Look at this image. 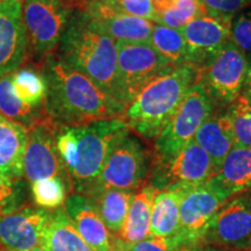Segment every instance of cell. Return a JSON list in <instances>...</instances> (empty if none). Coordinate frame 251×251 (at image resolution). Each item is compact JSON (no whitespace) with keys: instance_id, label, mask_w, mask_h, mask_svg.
<instances>
[{"instance_id":"obj_4","label":"cell","mask_w":251,"mask_h":251,"mask_svg":"<svg viewBox=\"0 0 251 251\" xmlns=\"http://www.w3.org/2000/svg\"><path fill=\"white\" fill-rule=\"evenodd\" d=\"M78 149L74 168L68 172L74 193L87 196L98 179L113 147L129 131L122 119L92 122L76 127Z\"/></svg>"},{"instance_id":"obj_35","label":"cell","mask_w":251,"mask_h":251,"mask_svg":"<svg viewBox=\"0 0 251 251\" xmlns=\"http://www.w3.org/2000/svg\"><path fill=\"white\" fill-rule=\"evenodd\" d=\"M113 1L126 13L156 23L152 0H113Z\"/></svg>"},{"instance_id":"obj_26","label":"cell","mask_w":251,"mask_h":251,"mask_svg":"<svg viewBox=\"0 0 251 251\" xmlns=\"http://www.w3.org/2000/svg\"><path fill=\"white\" fill-rule=\"evenodd\" d=\"M0 115L23 126L27 130L49 119L46 108L27 105L15 96L11 74L0 77Z\"/></svg>"},{"instance_id":"obj_7","label":"cell","mask_w":251,"mask_h":251,"mask_svg":"<svg viewBox=\"0 0 251 251\" xmlns=\"http://www.w3.org/2000/svg\"><path fill=\"white\" fill-rule=\"evenodd\" d=\"M211 157L194 141L170 157H153L148 181L157 192L201 185L214 174Z\"/></svg>"},{"instance_id":"obj_31","label":"cell","mask_w":251,"mask_h":251,"mask_svg":"<svg viewBox=\"0 0 251 251\" xmlns=\"http://www.w3.org/2000/svg\"><path fill=\"white\" fill-rule=\"evenodd\" d=\"M236 147L251 148V96L242 91L227 107Z\"/></svg>"},{"instance_id":"obj_14","label":"cell","mask_w":251,"mask_h":251,"mask_svg":"<svg viewBox=\"0 0 251 251\" xmlns=\"http://www.w3.org/2000/svg\"><path fill=\"white\" fill-rule=\"evenodd\" d=\"M77 7L115 42L150 43L155 23L126 13L113 0L87 1Z\"/></svg>"},{"instance_id":"obj_20","label":"cell","mask_w":251,"mask_h":251,"mask_svg":"<svg viewBox=\"0 0 251 251\" xmlns=\"http://www.w3.org/2000/svg\"><path fill=\"white\" fill-rule=\"evenodd\" d=\"M211 157L215 170L235 146L231 120L227 108L214 109L193 139Z\"/></svg>"},{"instance_id":"obj_17","label":"cell","mask_w":251,"mask_h":251,"mask_svg":"<svg viewBox=\"0 0 251 251\" xmlns=\"http://www.w3.org/2000/svg\"><path fill=\"white\" fill-rule=\"evenodd\" d=\"M28 41L21 0H0V77L27 64Z\"/></svg>"},{"instance_id":"obj_23","label":"cell","mask_w":251,"mask_h":251,"mask_svg":"<svg viewBox=\"0 0 251 251\" xmlns=\"http://www.w3.org/2000/svg\"><path fill=\"white\" fill-rule=\"evenodd\" d=\"M41 248L47 251H93L78 234L64 207L49 211Z\"/></svg>"},{"instance_id":"obj_11","label":"cell","mask_w":251,"mask_h":251,"mask_svg":"<svg viewBox=\"0 0 251 251\" xmlns=\"http://www.w3.org/2000/svg\"><path fill=\"white\" fill-rule=\"evenodd\" d=\"M200 244L251 251V191L234 197L219 209Z\"/></svg>"},{"instance_id":"obj_33","label":"cell","mask_w":251,"mask_h":251,"mask_svg":"<svg viewBox=\"0 0 251 251\" xmlns=\"http://www.w3.org/2000/svg\"><path fill=\"white\" fill-rule=\"evenodd\" d=\"M207 14L233 20L243 9L251 6V0H200Z\"/></svg>"},{"instance_id":"obj_37","label":"cell","mask_w":251,"mask_h":251,"mask_svg":"<svg viewBox=\"0 0 251 251\" xmlns=\"http://www.w3.org/2000/svg\"><path fill=\"white\" fill-rule=\"evenodd\" d=\"M190 251H231L224 249V248H219L214 246H209V244H198L197 247H194Z\"/></svg>"},{"instance_id":"obj_22","label":"cell","mask_w":251,"mask_h":251,"mask_svg":"<svg viewBox=\"0 0 251 251\" xmlns=\"http://www.w3.org/2000/svg\"><path fill=\"white\" fill-rule=\"evenodd\" d=\"M157 191L150 185H144L131 198L124 228L119 240L125 246L140 242L150 235V221H151L152 203Z\"/></svg>"},{"instance_id":"obj_15","label":"cell","mask_w":251,"mask_h":251,"mask_svg":"<svg viewBox=\"0 0 251 251\" xmlns=\"http://www.w3.org/2000/svg\"><path fill=\"white\" fill-rule=\"evenodd\" d=\"M48 213L30 205L0 211V251H30L42 247Z\"/></svg>"},{"instance_id":"obj_9","label":"cell","mask_w":251,"mask_h":251,"mask_svg":"<svg viewBox=\"0 0 251 251\" xmlns=\"http://www.w3.org/2000/svg\"><path fill=\"white\" fill-rule=\"evenodd\" d=\"M249 59L231 41L209 62L198 69V83L209 97L215 109L227 108L246 85Z\"/></svg>"},{"instance_id":"obj_32","label":"cell","mask_w":251,"mask_h":251,"mask_svg":"<svg viewBox=\"0 0 251 251\" xmlns=\"http://www.w3.org/2000/svg\"><path fill=\"white\" fill-rule=\"evenodd\" d=\"M230 41L247 57H251V6L235 15L231 20Z\"/></svg>"},{"instance_id":"obj_41","label":"cell","mask_w":251,"mask_h":251,"mask_svg":"<svg viewBox=\"0 0 251 251\" xmlns=\"http://www.w3.org/2000/svg\"><path fill=\"white\" fill-rule=\"evenodd\" d=\"M30 251H47V250L43 249V248H35V249H33V250H30Z\"/></svg>"},{"instance_id":"obj_36","label":"cell","mask_w":251,"mask_h":251,"mask_svg":"<svg viewBox=\"0 0 251 251\" xmlns=\"http://www.w3.org/2000/svg\"><path fill=\"white\" fill-rule=\"evenodd\" d=\"M17 183L18 181L9 179L8 177L0 174V211L17 207Z\"/></svg>"},{"instance_id":"obj_16","label":"cell","mask_w":251,"mask_h":251,"mask_svg":"<svg viewBox=\"0 0 251 251\" xmlns=\"http://www.w3.org/2000/svg\"><path fill=\"white\" fill-rule=\"evenodd\" d=\"M230 26L231 20L206 14L180 29L188 64L201 69L212 62L230 41Z\"/></svg>"},{"instance_id":"obj_13","label":"cell","mask_w":251,"mask_h":251,"mask_svg":"<svg viewBox=\"0 0 251 251\" xmlns=\"http://www.w3.org/2000/svg\"><path fill=\"white\" fill-rule=\"evenodd\" d=\"M58 127L49 118L28 130L24 156V177L30 184L50 177H62L72 188L70 178L56 149Z\"/></svg>"},{"instance_id":"obj_38","label":"cell","mask_w":251,"mask_h":251,"mask_svg":"<svg viewBox=\"0 0 251 251\" xmlns=\"http://www.w3.org/2000/svg\"><path fill=\"white\" fill-rule=\"evenodd\" d=\"M111 251H127L125 244L117 237L112 236V250Z\"/></svg>"},{"instance_id":"obj_25","label":"cell","mask_w":251,"mask_h":251,"mask_svg":"<svg viewBox=\"0 0 251 251\" xmlns=\"http://www.w3.org/2000/svg\"><path fill=\"white\" fill-rule=\"evenodd\" d=\"M134 192L106 188L91 193L89 197L98 211L102 222L113 237L119 238L127 219Z\"/></svg>"},{"instance_id":"obj_24","label":"cell","mask_w":251,"mask_h":251,"mask_svg":"<svg viewBox=\"0 0 251 251\" xmlns=\"http://www.w3.org/2000/svg\"><path fill=\"white\" fill-rule=\"evenodd\" d=\"M188 188L161 191L153 199L150 234L162 238H174L179 233V207Z\"/></svg>"},{"instance_id":"obj_10","label":"cell","mask_w":251,"mask_h":251,"mask_svg":"<svg viewBox=\"0 0 251 251\" xmlns=\"http://www.w3.org/2000/svg\"><path fill=\"white\" fill-rule=\"evenodd\" d=\"M118 70L127 106L150 81L176 68L150 43L117 42Z\"/></svg>"},{"instance_id":"obj_40","label":"cell","mask_w":251,"mask_h":251,"mask_svg":"<svg viewBox=\"0 0 251 251\" xmlns=\"http://www.w3.org/2000/svg\"><path fill=\"white\" fill-rule=\"evenodd\" d=\"M75 1H76V4H77V6H78V5L83 4V2H87V1H99V0H75Z\"/></svg>"},{"instance_id":"obj_19","label":"cell","mask_w":251,"mask_h":251,"mask_svg":"<svg viewBox=\"0 0 251 251\" xmlns=\"http://www.w3.org/2000/svg\"><path fill=\"white\" fill-rule=\"evenodd\" d=\"M64 209L78 234L91 249L93 251L112 250V235L90 198L79 193H72L67 198Z\"/></svg>"},{"instance_id":"obj_8","label":"cell","mask_w":251,"mask_h":251,"mask_svg":"<svg viewBox=\"0 0 251 251\" xmlns=\"http://www.w3.org/2000/svg\"><path fill=\"white\" fill-rule=\"evenodd\" d=\"M200 83L193 84L176 114L153 141V157H170L192 142L198 129L214 111Z\"/></svg>"},{"instance_id":"obj_29","label":"cell","mask_w":251,"mask_h":251,"mask_svg":"<svg viewBox=\"0 0 251 251\" xmlns=\"http://www.w3.org/2000/svg\"><path fill=\"white\" fill-rule=\"evenodd\" d=\"M150 45L159 55H162L176 67L187 64L186 47L180 30L155 24Z\"/></svg>"},{"instance_id":"obj_6","label":"cell","mask_w":251,"mask_h":251,"mask_svg":"<svg viewBox=\"0 0 251 251\" xmlns=\"http://www.w3.org/2000/svg\"><path fill=\"white\" fill-rule=\"evenodd\" d=\"M152 162V150L129 130L113 147L98 179L85 197L106 188L137 191L147 184Z\"/></svg>"},{"instance_id":"obj_12","label":"cell","mask_w":251,"mask_h":251,"mask_svg":"<svg viewBox=\"0 0 251 251\" xmlns=\"http://www.w3.org/2000/svg\"><path fill=\"white\" fill-rule=\"evenodd\" d=\"M226 202L207 181L188 188L179 207V233L174 240L186 251L201 243L213 218Z\"/></svg>"},{"instance_id":"obj_28","label":"cell","mask_w":251,"mask_h":251,"mask_svg":"<svg viewBox=\"0 0 251 251\" xmlns=\"http://www.w3.org/2000/svg\"><path fill=\"white\" fill-rule=\"evenodd\" d=\"M11 75L14 93L19 99L33 107L46 108L48 85L42 72L26 64Z\"/></svg>"},{"instance_id":"obj_2","label":"cell","mask_w":251,"mask_h":251,"mask_svg":"<svg viewBox=\"0 0 251 251\" xmlns=\"http://www.w3.org/2000/svg\"><path fill=\"white\" fill-rule=\"evenodd\" d=\"M55 55L125 105L119 78L117 42L91 23L78 7Z\"/></svg>"},{"instance_id":"obj_27","label":"cell","mask_w":251,"mask_h":251,"mask_svg":"<svg viewBox=\"0 0 251 251\" xmlns=\"http://www.w3.org/2000/svg\"><path fill=\"white\" fill-rule=\"evenodd\" d=\"M156 23L163 26L183 29L194 19L206 15L200 0H152Z\"/></svg>"},{"instance_id":"obj_34","label":"cell","mask_w":251,"mask_h":251,"mask_svg":"<svg viewBox=\"0 0 251 251\" xmlns=\"http://www.w3.org/2000/svg\"><path fill=\"white\" fill-rule=\"evenodd\" d=\"M125 247L127 251H186L174 238L155 237L151 235L140 242Z\"/></svg>"},{"instance_id":"obj_18","label":"cell","mask_w":251,"mask_h":251,"mask_svg":"<svg viewBox=\"0 0 251 251\" xmlns=\"http://www.w3.org/2000/svg\"><path fill=\"white\" fill-rule=\"evenodd\" d=\"M207 183L226 201L251 191V148L234 146Z\"/></svg>"},{"instance_id":"obj_30","label":"cell","mask_w":251,"mask_h":251,"mask_svg":"<svg viewBox=\"0 0 251 251\" xmlns=\"http://www.w3.org/2000/svg\"><path fill=\"white\" fill-rule=\"evenodd\" d=\"M68 193L72 194L70 184L62 177H50L31 184V197L40 208L54 211L67 201Z\"/></svg>"},{"instance_id":"obj_39","label":"cell","mask_w":251,"mask_h":251,"mask_svg":"<svg viewBox=\"0 0 251 251\" xmlns=\"http://www.w3.org/2000/svg\"><path fill=\"white\" fill-rule=\"evenodd\" d=\"M248 59H249V67H248L246 85H244L243 90L247 91V92L251 96V57H248Z\"/></svg>"},{"instance_id":"obj_21","label":"cell","mask_w":251,"mask_h":251,"mask_svg":"<svg viewBox=\"0 0 251 251\" xmlns=\"http://www.w3.org/2000/svg\"><path fill=\"white\" fill-rule=\"evenodd\" d=\"M28 130L0 115V174L19 181L24 177Z\"/></svg>"},{"instance_id":"obj_3","label":"cell","mask_w":251,"mask_h":251,"mask_svg":"<svg viewBox=\"0 0 251 251\" xmlns=\"http://www.w3.org/2000/svg\"><path fill=\"white\" fill-rule=\"evenodd\" d=\"M199 70L183 64L150 81L131 102L126 106L124 121L142 140L153 142L178 111Z\"/></svg>"},{"instance_id":"obj_42","label":"cell","mask_w":251,"mask_h":251,"mask_svg":"<svg viewBox=\"0 0 251 251\" xmlns=\"http://www.w3.org/2000/svg\"><path fill=\"white\" fill-rule=\"evenodd\" d=\"M21 1H23V2H24V0H21Z\"/></svg>"},{"instance_id":"obj_5","label":"cell","mask_w":251,"mask_h":251,"mask_svg":"<svg viewBox=\"0 0 251 251\" xmlns=\"http://www.w3.org/2000/svg\"><path fill=\"white\" fill-rule=\"evenodd\" d=\"M76 8L75 0H24L23 17L28 41L27 64L37 69L47 58L55 55Z\"/></svg>"},{"instance_id":"obj_1","label":"cell","mask_w":251,"mask_h":251,"mask_svg":"<svg viewBox=\"0 0 251 251\" xmlns=\"http://www.w3.org/2000/svg\"><path fill=\"white\" fill-rule=\"evenodd\" d=\"M48 85L46 111L59 127L122 119L126 106L52 55L37 68Z\"/></svg>"}]
</instances>
